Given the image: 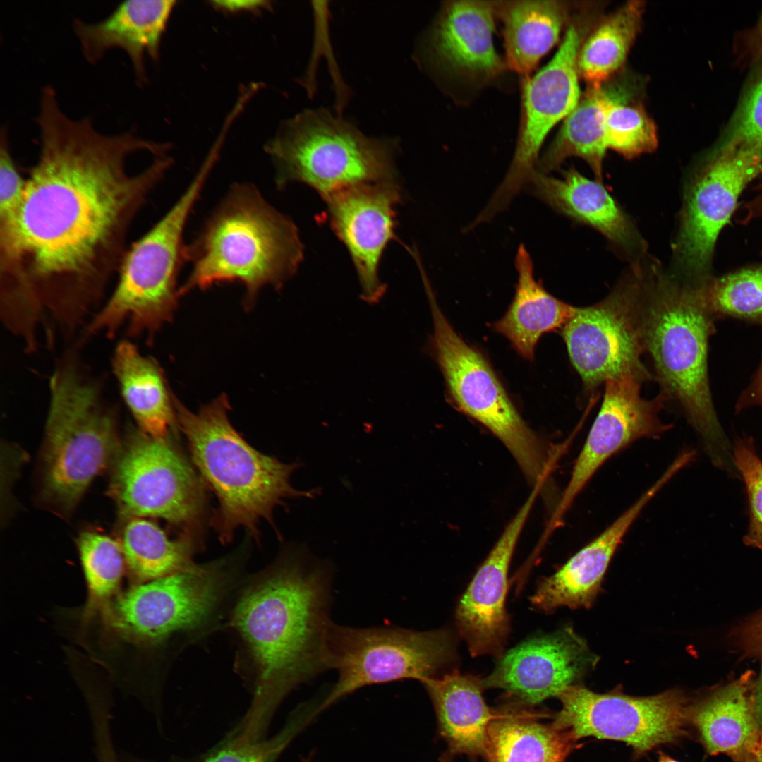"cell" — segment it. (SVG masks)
Segmentation results:
<instances>
[{
  "label": "cell",
  "instance_id": "obj_29",
  "mask_svg": "<svg viewBox=\"0 0 762 762\" xmlns=\"http://www.w3.org/2000/svg\"><path fill=\"white\" fill-rule=\"evenodd\" d=\"M503 22L506 65L524 78L557 42L567 18V7L559 1L497 2Z\"/></svg>",
  "mask_w": 762,
  "mask_h": 762
},
{
  "label": "cell",
  "instance_id": "obj_46",
  "mask_svg": "<svg viewBox=\"0 0 762 762\" xmlns=\"http://www.w3.org/2000/svg\"><path fill=\"white\" fill-rule=\"evenodd\" d=\"M658 762H679V761H676V760L670 758L669 756L660 752V753H659V758H658Z\"/></svg>",
  "mask_w": 762,
  "mask_h": 762
},
{
  "label": "cell",
  "instance_id": "obj_18",
  "mask_svg": "<svg viewBox=\"0 0 762 762\" xmlns=\"http://www.w3.org/2000/svg\"><path fill=\"white\" fill-rule=\"evenodd\" d=\"M325 200L329 225L355 266L361 299L370 305L378 303L387 290L379 277V265L387 245L395 236L399 186L395 181L359 184Z\"/></svg>",
  "mask_w": 762,
  "mask_h": 762
},
{
  "label": "cell",
  "instance_id": "obj_12",
  "mask_svg": "<svg viewBox=\"0 0 762 762\" xmlns=\"http://www.w3.org/2000/svg\"><path fill=\"white\" fill-rule=\"evenodd\" d=\"M116 457L110 492L123 514L160 518L189 534L200 526L202 482L167 437L133 434Z\"/></svg>",
  "mask_w": 762,
  "mask_h": 762
},
{
  "label": "cell",
  "instance_id": "obj_19",
  "mask_svg": "<svg viewBox=\"0 0 762 762\" xmlns=\"http://www.w3.org/2000/svg\"><path fill=\"white\" fill-rule=\"evenodd\" d=\"M543 484L538 483L481 564L459 600L455 612L459 636L473 657L499 660L510 632L505 604L508 573L517 541Z\"/></svg>",
  "mask_w": 762,
  "mask_h": 762
},
{
  "label": "cell",
  "instance_id": "obj_2",
  "mask_svg": "<svg viewBox=\"0 0 762 762\" xmlns=\"http://www.w3.org/2000/svg\"><path fill=\"white\" fill-rule=\"evenodd\" d=\"M332 564L305 546L287 548L241 590L230 625L238 638V667L253 690L236 731L258 740L288 693L327 670Z\"/></svg>",
  "mask_w": 762,
  "mask_h": 762
},
{
  "label": "cell",
  "instance_id": "obj_20",
  "mask_svg": "<svg viewBox=\"0 0 762 762\" xmlns=\"http://www.w3.org/2000/svg\"><path fill=\"white\" fill-rule=\"evenodd\" d=\"M493 671L482 679L484 689L533 706L572 685L595 659L572 629L533 637L504 653Z\"/></svg>",
  "mask_w": 762,
  "mask_h": 762
},
{
  "label": "cell",
  "instance_id": "obj_24",
  "mask_svg": "<svg viewBox=\"0 0 762 762\" xmlns=\"http://www.w3.org/2000/svg\"><path fill=\"white\" fill-rule=\"evenodd\" d=\"M529 185L538 198L557 212L594 228L616 247L627 253L643 248L631 220L600 181L589 179L570 168L562 178L536 170Z\"/></svg>",
  "mask_w": 762,
  "mask_h": 762
},
{
  "label": "cell",
  "instance_id": "obj_34",
  "mask_svg": "<svg viewBox=\"0 0 762 762\" xmlns=\"http://www.w3.org/2000/svg\"><path fill=\"white\" fill-rule=\"evenodd\" d=\"M627 84H602V106L605 141L626 158L653 152L657 147L655 125L644 109L632 101Z\"/></svg>",
  "mask_w": 762,
  "mask_h": 762
},
{
  "label": "cell",
  "instance_id": "obj_23",
  "mask_svg": "<svg viewBox=\"0 0 762 762\" xmlns=\"http://www.w3.org/2000/svg\"><path fill=\"white\" fill-rule=\"evenodd\" d=\"M175 4L171 0H128L101 20L87 23L75 18L72 28L84 59L96 64L110 49H122L131 62L136 85L143 87L148 80L145 58L159 61L161 41Z\"/></svg>",
  "mask_w": 762,
  "mask_h": 762
},
{
  "label": "cell",
  "instance_id": "obj_22",
  "mask_svg": "<svg viewBox=\"0 0 762 762\" xmlns=\"http://www.w3.org/2000/svg\"><path fill=\"white\" fill-rule=\"evenodd\" d=\"M673 477L667 470L598 536L582 548L550 576L543 579L531 596V605L546 613L560 607H588L593 603L613 555L646 505Z\"/></svg>",
  "mask_w": 762,
  "mask_h": 762
},
{
  "label": "cell",
  "instance_id": "obj_21",
  "mask_svg": "<svg viewBox=\"0 0 762 762\" xmlns=\"http://www.w3.org/2000/svg\"><path fill=\"white\" fill-rule=\"evenodd\" d=\"M497 2L452 1L443 6L432 29L430 52L453 75L483 85L505 68L495 48Z\"/></svg>",
  "mask_w": 762,
  "mask_h": 762
},
{
  "label": "cell",
  "instance_id": "obj_37",
  "mask_svg": "<svg viewBox=\"0 0 762 762\" xmlns=\"http://www.w3.org/2000/svg\"><path fill=\"white\" fill-rule=\"evenodd\" d=\"M732 460L744 480L749 501V524L744 543L762 549V459L751 437L735 440Z\"/></svg>",
  "mask_w": 762,
  "mask_h": 762
},
{
  "label": "cell",
  "instance_id": "obj_25",
  "mask_svg": "<svg viewBox=\"0 0 762 762\" xmlns=\"http://www.w3.org/2000/svg\"><path fill=\"white\" fill-rule=\"evenodd\" d=\"M754 683L744 675L703 699L689 704V724L710 755L725 754L739 762L754 747L761 730L754 705Z\"/></svg>",
  "mask_w": 762,
  "mask_h": 762
},
{
  "label": "cell",
  "instance_id": "obj_38",
  "mask_svg": "<svg viewBox=\"0 0 762 762\" xmlns=\"http://www.w3.org/2000/svg\"><path fill=\"white\" fill-rule=\"evenodd\" d=\"M302 720L294 719L269 740L245 742L230 737L205 762H274L301 729Z\"/></svg>",
  "mask_w": 762,
  "mask_h": 762
},
{
  "label": "cell",
  "instance_id": "obj_4",
  "mask_svg": "<svg viewBox=\"0 0 762 762\" xmlns=\"http://www.w3.org/2000/svg\"><path fill=\"white\" fill-rule=\"evenodd\" d=\"M303 247L297 227L249 183L231 186L193 243L190 273L179 296L213 284L238 282L251 301L261 288H281L298 270Z\"/></svg>",
  "mask_w": 762,
  "mask_h": 762
},
{
  "label": "cell",
  "instance_id": "obj_15",
  "mask_svg": "<svg viewBox=\"0 0 762 762\" xmlns=\"http://www.w3.org/2000/svg\"><path fill=\"white\" fill-rule=\"evenodd\" d=\"M581 35L572 25L553 58L532 77L524 78L522 111L516 149L507 173L480 216L489 222L504 210L536 171L538 155L551 129L574 110L580 98L577 60Z\"/></svg>",
  "mask_w": 762,
  "mask_h": 762
},
{
  "label": "cell",
  "instance_id": "obj_10",
  "mask_svg": "<svg viewBox=\"0 0 762 762\" xmlns=\"http://www.w3.org/2000/svg\"><path fill=\"white\" fill-rule=\"evenodd\" d=\"M423 282L433 323L431 350L453 402L502 442L530 483L534 485L547 478L560 455L559 449L548 452L519 414L489 362L450 325L428 278Z\"/></svg>",
  "mask_w": 762,
  "mask_h": 762
},
{
  "label": "cell",
  "instance_id": "obj_35",
  "mask_svg": "<svg viewBox=\"0 0 762 762\" xmlns=\"http://www.w3.org/2000/svg\"><path fill=\"white\" fill-rule=\"evenodd\" d=\"M78 548L87 589V622L118 595L126 563L120 543L102 533H83Z\"/></svg>",
  "mask_w": 762,
  "mask_h": 762
},
{
  "label": "cell",
  "instance_id": "obj_26",
  "mask_svg": "<svg viewBox=\"0 0 762 762\" xmlns=\"http://www.w3.org/2000/svg\"><path fill=\"white\" fill-rule=\"evenodd\" d=\"M422 683L451 750L485 756L488 727L495 714L483 697L482 679L454 670Z\"/></svg>",
  "mask_w": 762,
  "mask_h": 762
},
{
  "label": "cell",
  "instance_id": "obj_47",
  "mask_svg": "<svg viewBox=\"0 0 762 762\" xmlns=\"http://www.w3.org/2000/svg\"><path fill=\"white\" fill-rule=\"evenodd\" d=\"M301 762H313L309 758H304Z\"/></svg>",
  "mask_w": 762,
  "mask_h": 762
},
{
  "label": "cell",
  "instance_id": "obj_7",
  "mask_svg": "<svg viewBox=\"0 0 762 762\" xmlns=\"http://www.w3.org/2000/svg\"><path fill=\"white\" fill-rule=\"evenodd\" d=\"M216 161L207 156L173 206L127 248L115 287L85 327V339L99 333L112 338L122 327L128 336L151 335L170 320L178 274L187 261L184 229Z\"/></svg>",
  "mask_w": 762,
  "mask_h": 762
},
{
  "label": "cell",
  "instance_id": "obj_33",
  "mask_svg": "<svg viewBox=\"0 0 762 762\" xmlns=\"http://www.w3.org/2000/svg\"><path fill=\"white\" fill-rule=\"evenodd\" d=\"M644 4L630 1L607 17L581 46L579 74L591 86L605 83L624 64L641 28Z\"/></svg>",
  "mask_w": 762,
  "mask_h": 762
},
{
  "label": "cell",
  "instance_id": "obj_5",
  "mask_svg": "<svg viewBox=\"0 0 762 762\" xmlns=\"http://www.w3.org/2000/svg\"><path fill=\"white\" fill-rule=\"evenodd\" d=\"M713 316L702 283L683 284L656 275L644 285L643 340L662 393L681 405L713 464L722 468L730 463L732 454L714 409L708 377Z\"/></svg>",
  "mask_w": 762,
  "mask_h": 762
},
{
  "label": "cell",
  "instance_id": "obj_32",
  "mask_svg": "<svg viewBox=\"0 0 762 762\" xmlns=\"http://www.w3.org/2000/svg\"><path fill=\"white\" fill-rule=\"evenodd\" d=\"M607 146L605 141L601 85L590 86L564 119L553 142L538 162V171L547 174L569 157L583 158L599 181Z\"/></svg>",
  "mask_w": 762,
  "mask_h": 762
},
{
  "label": "cell",
  "instance_id": "obj_45",
  "mask_svg": "<svg viewBox=\"0 0 762 762\" xmlns=\"http://www.w3.org/2000/svg\"><path fill=\"white\" fill-rule=\"evenodd\" d=\"M749 216H762V196L756 198L749 207Z\"/></svg>",
  "mask_w": 762,
  "mask_h": 762
},
{
  "label": "cell",
  "instance_id": "obj_43",
  "mask_svg": "<svg viewBox=\"0 0 762 762\" xmlns=\"http://www.w3.org/2000/svg\"><path fill=\"white\" fill-rule=\"evenodd\" d=\"M754 698L756 718L762 732V666L760 675L754 683Z\"/></svg>",
  "mask_w": 762,
  "mask_h": 762
},
{
  "label": "cell",
  "instance_id": "obj_9",
  "mask_svg": "<svg viewBox=\"0 0 762 762\" xmlns=\"http://www.w3.org/2000/svg\"><path fill=\"white\" fill-rule=\"evenodd\" d=\"M229 564L221 560L136 583L116 595L100 610L101 616L107 627L134 645L152 648L189 643L217 627L240 584Z\"/></svg>",
  "mask_w": 762,
  "mask_h": 762
},
{
  "label": "cell",
  "instance_id": "obj_28",
  "mask_svg": "<svg viewBox=\"0 0 762 762\" xmlns=\"http://www.w3.org/2000/svg\"><path fill=\"white\" fill-rule=\"evenodd\" d=\"M112 368L123 401L141 432L155 438L167 437L176 418L174 401L158 363L124 340L114 350Z\"/></svg>",
  "mask_w": 762,
  "mask_h": 762
},
{
  "label": "cell",
  "instance_id": "obj_27",
  "mask_svg": "<svg viewBox=\"0 0 762 762\" xmlns=\"http://www.w3.org/2000/svg\"><path fill=\"white\" fill-rule=\"evenodd\" d=\"M516 291L504 316L492 325L523 358L533 361L538 340L545 333L562 327L576 307L555 298L534 277L533 264L524 244L515 258Z\"/></svg>",
  "mask_w": 762,
  "mask_h": 762
},
{
  "label": "cell",
  "instance_id": "obj_31",
  "mask_svg": "<svg viewBox=\"0 0 762 762\" xmlns=\"http://www.w3.org/2000/svg\"><path fill=\"white\" fill-rule=\"evenodd\" d=\"M119 543L135 584L200 566L193 560L198 546L191 534L171 540L159 526L142 517H132L126 524Z\"/></svg>",
  "mask_w": 762,
  "mask_h": 762
},
{
  "label": "cell",
  "instance_id": "obj_14",
  "mask_svg": "<svg viewBox=\"0 0 762 762\" xmlns=\"http://www.w3.org/2000/svg\"><path fill=\"white\" fill-rule=\"evenodd\" d=\"M644 283L641 270L592 306L576 307L562 329L570 361L586 389L633 372L651 377L641 362Z\"/></svg>",
  "mask_w": 762,
  "mask_h": 762
},
{
  "label": "cell",
  "instance_id": "obj_6",
  "mask_svg": "<svg viewBox=\"0 0 762 762\" xmlns=\"http://www.w3.org/2000/svg\"><path fill=\"white\" fill-rule=\"evenodd\" d=\"M116 413L100 385L73 353L63 356L49 381L45 427L46 499L71 510L94 478L117 456Z\"/></svg>",
  "mask_w": 762,
  "mask_h": 762
},
{
  "label": "cell",
  "instance_id": "obj_11",
  "mask_svg": "<svg viewBox=\"0 0 762 762\" xmlns=\"http://www.w3.org/2000/svg\"><path fill=\"white\" fill-rule=\"evenodd\" d=\"M456 659L455 639L444 629L419 631L397 627L357 628L329 623L324 660L338 679L319 706L323 710L365 686L438 677Z\"/></svg>",
  "mask_w": 762,
  "mask_h": 762
},
{
  "label": "cell",
  "instance_id": "obj_16",
  "mask_svg": "<svg viewBox=\"0 0 762 762\" xmlns=\"http://www.w3.org/2000/svg\"><path fill=\"white\" fill-rule=\"evenodd\" d=\"M762 172V150L721 146L687 188L679 234L675 243L678 266L703 276L718 236L729 222L739 195Z\"/></svg>",
  "mask_w": 762,
  "mask_h": 762
},
{
  "label": "cell",
  "instance_id": "obj_1",
  "mask_svg": "<svg viewBox=\"0 0 762 762\" xmlns=\"http://www.w3.org/2000/svg\"><path fill=\"white\" fill-rule=\"evenodd\" d=\"M35 122L39 155L11 247L32 313L71 333L117 274L135 217L172 165L162 157L170 145L72 119L51 85L41 90Z\"/></svg>",
  "mask_w": 762,
  "mask_h": 762
},
{
  "label": "cell",
  "instance_id": "obj_17",
  "mask_svg": "<svg viewBox=\"0 0 762 762\" xmlns=\"http://www.w3.org/2000/svg\"><path fill=\"white\" fill-rule=\"evenodd\" d=\"M648 378L629 372L605 382L601 407L548 522L545 536L559 527L577 495L609 458L639 439L654 438L668 430L670 425L659 418L667 397L662 392L649 400L641 395V385Z\"/></svg>",
  "mask_w": 762,
  "mask_h": 762
},
{
  "label": "cell",
  "instance_id": "obj_41",
  "mask_svg": "<svg viewBox=\"0 0 762 762\" xmlns=\"http://www.w3.org/2000/svg\"><path fill=\"white\" fill-rule=\"evenodd\" d=\"M211 6L216 10L226 13H237L241 12H260L270 8L271 3L268 1L262 0H224L212 1Z\"/></svg>",
  "mask_w": 762,
  "mask_h": 762
},
{
  "label": "cell",
  "instance_id": "obj_13",
  "mask_svg": "<svg viewBox=\"0 0 762 762\" xmlns=\"http://www.w3.org/2000/svg\"><path fill=\"white\" fill-rule=\"evenodd\" d=\"M557 697L562 708L553 724L576 742L591 736L621 741L640 756L687 734L689 704L678 689L636 697L615 691L598 694L572 684Z\"/></svg>",
  "mask_w": 762,
  "mask_h": 762
},
{
  "label": "cell",
  "instance_id": "obj_42",
  "mask_svg": "<svg viewBox=\"0 0 762 762\" xmlns=\"http://www.w3.org/2000/svg\"><path fill=\"white\" fill-rule=\"evenodd\" d=\"M753 405L762 406V362L752 384L742 396L738 408Z\"/></svg>",
  "mask_w": 762,
  "mask_h": 762
},
{
  "label": "cell",
  "instance_id": "obj_30",
  "mask_svg": "<svg viewBox=\"0 0 762 762\" xmlns=\"http://www.w3.org/2000/svg\"><path fill=\"white\" fill-rule=\"evenodd\" d=\"M570 734L530 715L495 713L488 730L485 758L490 762H564L575 748Z\"/></svg>",
  "mask_w": 762,
  "mask_h": 762
},
{
  "label": "cell",
  "instance_id": "obj_3",
  "mask_svg": "<svg viewBox=\"0 0 762 762\" xmlns=\"http://www.w3.org/2000/svg\"><path fill=\"white\" fill-rule=\"evenodd\" d=\"M174 406L193 464L218 500L212 526L220 542H230L240 527L257 538L260 521L274 526V509L284 505L285 499L314 498L320 493L319 488L304 491L291 485V474L303 464L282 462L243 439L229 419L225 395L197 413L179 401Z\"/></svg>",
  "mask_w": 762,
  "mask_h": 762
},
{
  "label": "cell",
  "instance_id": "obj_36",
  "mask_svg": "<svg viewBox=\"0 0 762 762\" xmlns=\"http://www.w3.org/2000/svg\"><path fill=\"white\" fill-rule=\"evenodd\" d=\"M702 287L713 315L762 322V265L706 281Z\"/></svg>",
  "mask_w": 762,
  "mask_h": 762
},
{
  "label": "cell",
  "instance_id": "obj_8",
  "mask_svg": "<svg viewBox=\"0 0 762 762\" xmlns=\"http://www.w3.org/2000/svg\"><path fill=\"white\" fill-rule=\"evenodd\" d=\"M396 148L394 140L368 136L323 108L284 121L265 146L278 187L303 183L323 199L353 186L395 181Z\"/></svg>",
  "mask_w": 762,
  "mask_h": 762
},
{
  "label": "cell",
  "instance_id": "obj_39",
  "mask_svg": "<svg viewBox=\"0 0 762 762\" xmlns=\"http://www.w3.org/2000/svg\"><path fill=\"white\" fill-rule=\"evenodd\" d=\"M762 150V73L746 92L721 146Z\"/></svg>",
  "mask_w": 762,
  "mask_h": 762
},
{
  "label": "cell",
  "instance_id": "obj_44",
  "mask_svg": "<svg viewBox=\"0 0 762 762\" xmlns=\"http://www.w3.org/2000/svg\"><path fill=\"white\" fill-rule=\"evenodd\" d=\"M739 762H762V732L754 747Z\"/></svg>",
  "mask_w": 762,
  "mask_h": 762
},
{
  "label": "cell",
  "instance_id": "obj_40",
  "mask_svg": "<svg viewBox=\"0 0 762 762\" xmlns=\"http://www.w3.org/2000/svg\"><path fill=\"white\" fill-rule=\"evenodd\" d=\"M737 642L746 656L762 655V611L736 632Z\"/></svg>",
  "mask_w": 762,
  "mask_h": 762
}]
</instances>
